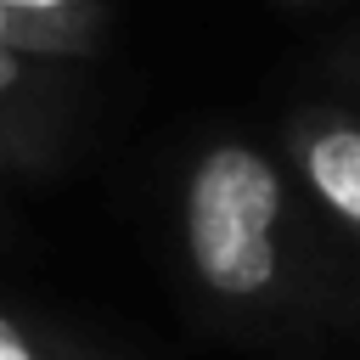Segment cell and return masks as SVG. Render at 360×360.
<instances>
[{"label": "cell", "mask_w": 360, "mask_h": 360, "mask_svg": "<svg viewBox=\"0 0 360 360\" xmlns=\"http://www.w3.org/2000/svg\"><path fill=\"white\" fill-rule=\"evenodd\" d=\"M281 174L253 146H214L186 186V253L208 292L259 298L276 270Z\"/></svg>", "instance_id": "6da1fadb"}, {"label": "cell", "mask_w": 360, "mask_h": 360, "mask_svg": "<svg viewBox=\"0 0 360 360\" xmlns=\"http://www.w3.org/2000/svg\"><path fill=\"white\" fill-rule=\"evenodd\" d=\"M62 6H73V0H0V11H28V17H39V11H62Z\"/></svg>", "instance_id": "277c9868"}, {"label": "cell", "mask_w": 360, "mask_h": 360, "mask_svg": "<svg viewBox=\"0 0 360 360\" xmlns=\"http://www.w3.org/2000/svg\"><path fill=\"white\" fill-rule=\"evenodd\" d=\"M17 79H22V62H17V56H11L6 45H0V96H6V90L17 84Z\"/></svg>", "instance_id": "5b68a950"}, {"label": "cell", "mask_w": 360, "mask_h": 360, "mask_svg": "<svg viewBox=\"0 0 360 360\" xmlns=\"http://www.w3.org/2000/svg\"><path fill=\"white\" fill-rule=\"evenodd\" d=\"M304 174H309L315 197H321L343 225L360 231V129L332 124V129L309 135V146H304Z\"/></svg>", "instance_id": "7a4b0ae2"}, {"label": "cell", "mask_w": 360, "mask_h": 360, "mask_svg": "<svg viewBox=\"0 0 360 360\" xmlns=\"http://www.w3.org/2000/svg\"><path fill=\"white\" fill-rule=\"evenodd\" d=\"M0 28H6V11H0Z\"/></svg>", "instance_id": "8992f818"}, {"label": "cell", "mask_w": 360, "mask_h": 360, "mask_svg": "<svg viewBox=\"0 0 360 360\" xmlns=\"http://www.w3.org/2000/svg\"><path fill=\"white\" fill-rule=\"evenodd\" d=\"M0 360H39V354H34V343L22 338V326H11L6 315H0Z\"/></svg>", "instance_id": "3957f363"}]
</instances>
